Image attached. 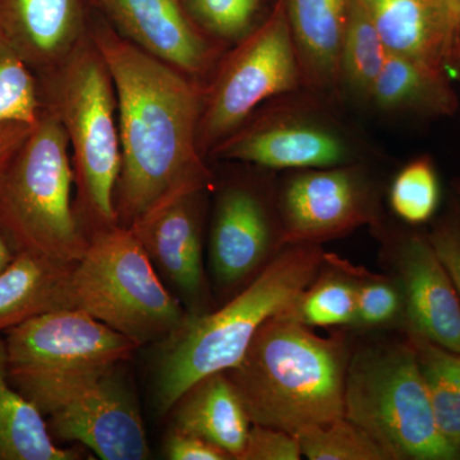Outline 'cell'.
Returning a JSON list of instances; mask_svg holds the SVG:
<instances>
[{
    "label": "cell",
    "mask_w": 460,
    "mask_h": 460,
    "mask_svg": "<svg viewBox=\"0 0 460 460\" xmlns=\"http://www.w3.org/2000/svg\"><path fill=\"white\" fill-rule=\"evenodd\" d=\"M75 265L16 253L0 274V334L32 317L75 308L71 288Z\"/></svg>",
    "instance_id": "cell-21"
},
{
    "label": "cell",
    "mask_w": 460,
    "mask_h": 460,
    "mask_svg": "<svg viewBox=\"0 0 460 460\" xmlns=\"http://www.w3.org/2000/svg\"><path fill=\"white\" fill-rule=\"evenodd\" d=\"M164 456L171 460H232L217 445L172 429L165 438Z\"/></svg>",
    "instance_id": "cell-34"
},
{
    "label": "cell",
    "mask_w": 460,
    "mask_h": 460,
    "mask_svg": "<svg viewBox=\"0 0 460 460\" xmlns=\"http://www.w3.org/2000/svg\"><path fill=\"white\" fill-rule=\"evenodd\" d=\"M93 0H0V33L50 71L89 38Z\"/></svg>",
    "instance_id": "cell-17"
},
{
    "label": "cell",
    "mask_w": 460,
    "mask_h": 460,
    "mask_svg": "<svg viewBox=\"0 0 460 460\" xmlns=\"http://www.w3.org/2000/svg\"><path fill=\"white\" fill-rule=\"evenodd\" d=\"M332 105L307 90L277 96L257 108L208 156L288 172L368 163L367 145Z\"/></svg>",
    "instance_id": "cell-9"
},
{
    "label": "cell",
    "mask_w": 460,
    "mask_h": 460,
    "mask_svg": "<svg viewBox=\"0 0 460 460\" xmlns=\"http://www.w3.org/2000/svg\"><path fill=\"white\" fill-rule=\"evenodd\" d=\"M350 352L343 332L320 337L281 313L263 323L226 374L252 425L298 436L344 417Z\"/></svg>",
    "instance_id": "cell-2"
},
{
    "label": "cell",
    "mask_w": 460,
    "mask_h": 460,
    "mask_svg": "<svg viewBox=\"0 0 460 460\" xmlns=\"http://www.w3.org/2000/svg\"><path fill=\"white\" fill-rule=\"evenodd\" d=\"M345 268L352 275L356 284L357 328H381L394 323H404V299L398 281L371 274L349 262L344 261Z\"/></svg>",
    "instance_id": "cell-30"
},
{
    "label": "cell",
    "mask_w": 460,
    "mask_h": 460,
    "mask_svg": "<svg viewBox=\"0 0 460 460\" xmlns=\"http://www.w3.org/2000/svg\"><path fill=\"white\" fill-rule=\"evenodd\" d=\"M296 438L302 456L310 460H392L367 432L345 417Z\"/></svg>",
    "instance_id": "cell-29"
},
{
    "label": "cell",
    "mask_w": 460,
    "mask_h": 460,
    "mask_svg": "<svg viewBox=\"0 0 460 460\" xmlns=\"http://www.w3.org/2000/svg\"><path fill=\"white\" fill-rule=\"evenodd\" d=\"M14 256L16 252L0 230V274L8 268L9 263L13 261Z\"/></svg>",
    "instance_id": "cell-37"
},
{
    "label": "cell",
    "mask_w": 460,
    "mask_h": 460,
    "mask_svg": "<svg viewBox=\"0 0 460 460\" xmlns=\"http://www.w3.org/2000/svg\"><path fill=\"white\" fill-rule=\"evenodd\" d=\"M48 108L65 128L75 172V206L89 237L119 226L115 190L120 141L113 80L91 40L49 71Z\"/></svg>",
    "instance_id": "cell-4"
},
{
    "label": "cell",
    "mask_w": 460,
    "mask_h": 460,
    "mask_svg": "<svg viewBox=\"0 0 460 460\" xmlns=\"http://www.w3.org/2000/svg\"><path fill=\"white\" fill-rule=\"evenodd\" d=\"M389 51L381 40L370 14L359 0H352L339 57L341 96L367 104Z\"/></svg>",
    "instance_id": "cell-24"
},
{
    "label": "cell",
    "mask_w": 460,
    "mask_h": 460,
    "mask_svg": "<svg viewBox=\"0 0 460 460\" xmlns=\"http://www.w3.org/2000/svg\"><path fill=\"white\" fill-rule=\"evenodd\" d=\"M325 259L321 244H286L220 310L190 314L177 332L160 341L154 375L157 414L166 416L201 378L237 366L259 329L292 307Z\"/></svg>",
    "instance_id": "cell-3"
},
{
    "label": "cell",
    "mask_w": 460,
    "mask_h": 460,
    "mask_svg": "<svg viewBox=\"0 0 460 460\" xmlns=\"http://www.w3.org/2000/svg\"><path fill=\"white\" fill-rule=\"evenodd\" d=\"M305 90L301 65L284 9L270 13L228 48L205 84L199 147L208 156L263 102Z\"/></svg>",
    "instance_id": "cell-10"
},
{
    "label": "cell",
    "mask_w": 460,
    "mask_h": 460,
    "mask_svg": "<svg viewBox=\"0 0 460 460\" xmlns=\"http://www.w3.org/2000/svg\"><path fill=\"white\" fill-rule=\"evenodd\" d=\"M389 54L447 71L456 17L449 0H359Z\"/></svg>",
    "instance_id": "cell-18"
},
{
    "label": "cell",
    "mask_w": 460,
    "mask_h": 460,
    "mask_svg": "<svg viewBox=\"0 0 460 460\" xmlns=\"http://www.w3.org/2000/svg\"><path fill=\"white\" fill-rule=\"evenodd\" d=\"M206 192L171 199L129 228L160 274L172 284L190 314H204L206 289L202 261V199Z\"/></svg>",
    "instance_id": "cell-16"
},
{
    "label": "cell",
    "mask_w": 460,
    "mask_h": 460,
    "mask_svg": "<svg viewBox=\"0 0 460 460\" xmlns=\"http://www.w3.org/2000/svg\"><path fill=\"white\" fill-rule=\"evenodd\" d=\"M111 27L136 47L199 83H208L228 45L192 20L183 0H93Z\"/></svg>",
    "instance_id": "cell-15"
},
{
    "label": "cell",
    "mask_w": 460,
    "mask_h": 460,
    "mask_svg": "<svg viewBox=\"0 0 460 460\" xmlns=\"http://www.w3.org/2000/svg\"><path fill=\"white\" fill-rule=\"evenodd\" d=\"M275 198L284 246L323 244L384 223L368 163L289 171Z\"/></svg>",
    "instance_id": "cell-11"
},
{
    "label": "cell",
    "mask_w": 460,
    "mask_h": 460,
    "mask_svg": "<svg viewBox=\"0 0 460 460\" xmlns=\"http://www.w3.org/2000/svg\"><path fill=\"white\" fill-rule=\"evenodd\" d=\"M8 374H44L118 366L137 341L80 308L32 317L4 332Z\"/></svg>",
    "instance_id": "cell-12"
},
{
    "label": "cell",
    "mask_w": 460,
    "mask_h": 460,
    "mask_svg": "<svg viewBox=\"0 0 460 460\" xmlns=\"http://www.w3.org/2000/svg\"><path fill=\"white\" fill-rule=\"evenodd\" d=\"M450 5H452L454 14H456V20L460 16V0H449Z\"/></svg>",
    "instance_id": "cell-39"
},
{
    "label": "cell",
    "mask_w": 460,
    "mask_h": 460,
    "mask_svg": "<svg viewBox=\"0 0 460 460\" xmlns=\"http://www.w3.org/2000/svg\"><path fill=\"white\" fill-rule=\"evenodd\" d=\"M83 450L58 447L44 414L8 378L0 337V460H80Z\"/></svg>",
    "instance_id": "cell-23"
},
{
    "label": "cell",
    "mask_w": 460,
    "mask_h": 460,
    "mask_svg": "<svg viewBox=\"0 0 460 460\" xmlns=\"http://www.w3.org/2000/svg\"><path fill=\"white\" fill-rule=\"evenodd\" d=\"M447 72L450 78L460 81V16L454 27L452 41L447 57Z\"/></svg>",
    "instance_id": "cell-36"
},
{
    "label": "cell",
    "mask_w": 460,
    "mask_h": 460,
    "mask_svg": "<svg viewBox=\"0 0 460 460\" xmlns=\"http://www.w3.org/2000/svg\"><path fill=\"white\" fill-rule=\"evenodd\" d=\"M172 411V429L199 436L217 445L230 458H241L252 422L226 372L201 378L181 396Z\"/></svg>",
    "instance_id": "cell-20"
},
{
    "label": "cell",
    "mask_w": 460,
    "mask_h": 460,
    "mask_svg": "<svg viewBox=\"0 0 460 460\" xmlns=\"http://www.w3.org/2000/svg\"><path fill=\"white\" fill-rule=\"evenodd\" d=\"M429 243L449 275L460 299V220L454 211L435 220L428 233Z\"/></svg>",
    "instance_id": "cell-33"
},
{
    "label": "cell",
    "mask_w": 460,
    "mask_h": 460,
    "mask_svg": "<svg viewBox=\"0 0 460 460\" xmlns=\"http://www.w3.org/2000/svg\"><path fill=\"white\" fill-rule=\"evenodd\" d=\"M326 262L330 270L323 263L316 279L286 313L308 328L353 325L357 296L352 275L345 268L344 260L337 256L326 253Z\"/></svg>",
    "instance_id": "cell-25"
},
{
    "label": "cell",
    "mask_w": 460,
    "mask_h": 460,
    "mask_svg": "<svg viewBox=\"0 0 460 460\" xmlns=\"http://www.w3.org/2000/svg\"><path fill=\"white\" fill-rule=\"evenodd\" d=\"M453 190V208L454 214L458 217L460 220V177L456 178L452 183Z\"/></svg>",
    "instance_id": "cell-38"
},
{
    "label": "cell",
    "mask_w": 460,
    "mask_h": 460,
    "mask_svg": "<svg viewBox=\"0 0 460 460\" xmlns=\"http://www.w3.org/2000/svg\"><path fill=\"white\" fill-rule=\"evenodd\" d=\"M393 213L410 226H420L434 217L440 201V186L434 162L419 156L402 166L389 192Z\"/></svg>",
    "instance_id": "cell-27"
},
{
    "label": "cell",
    "mask_w": 460,
    "mask_h": 460,
    "mask_svg": "<svg viewBox=\"0 0 460 460\" xmlns=\"http://www.w3.org/2000/svg\"><path fill=\"white\" fill-rule=\"evenodd\" d=\"M404 299V332L460 354V299L428 233L374 228Z\"/></svg>",
    "instance_id": "cell-14"
},
{
    "label": "cell",
    "mask_w": 460,
    "mask_h": 460,
    "mask_svg": "<svg viewBox=\"0 0 460 460\" xmlns=\"http://www.w3.org/2000/svg\"><path fill=\"white\" fill-rule=\"evenodd\" d=\"M301 444L296 435L281 429L252 425L239 460H299Z\"/></svg>",
    "instance_id": "cell-32"
},
{
    "label": "cell",
    "mask_w": 460,
    "mask_h": 460,
    "mask_svg": "<svg viewBox=\"0 0 460 460\" xmlns=\"http://www.w3.org/2000/svg\"><path fill=\"white\" fill-rule=\"evenodd\" d=\"M284 9L305 90L337 104L339 57L352 0H277Z\"/></svg>",
    "instance_id": "cell-19"
},
{
    "label": "cell",
    "mask_w": 460,
    "mask_h": 460,
    "mask_svg": "<svg viewBox=\"0 0 460 460\" xmlns=\"http://www.w3.org/2000/svg\"><path fill=\"white\" fill-rule=\"evenodd\" d=\"M368 105L392 115L453 117L458 111L459 98L447 71L389 54Z\"/></svg>",
    "instance_id": "cell-22"
},
{
    "label": "cell",
    "mask_w": 460,
    "mask_h": 460,
    "mask_svg": "<svg viewBox=\"0 0 460 460\" xmlns=\"http://www.w3.org/2000/svg\"><path fill=\"white\" fill-rule=\"evenodd\" d=\"M71 288L75 308L140 345L164 341L190 314L166 289L133 230L122 226L91 235Z\"/></svg>",
    "instance_id": "cell-7"
},
{
    "label": "cell",
    "mask_w": 460,
    "mask_h": 460,
    "mask_svg": "<svg viewBox=\"0 0 460 460\" xmlns=\"http://www.w3.org/2000/svg\"><path fill=\"white\" fill-rule=\"evenodd\" d=\"M75 172L65 128L42 111L0 174V230L14 252L75 263L90 237L75 211Z\"/></svg>",
    "instance_id": "cell-5"
},
{
    "label": "cell",
    "mask_w": 460,
    "mask_h": 460,
    "mask_svg": "<svg viewBox=\"0 0 460 460\" xmlns=\"http://www.w3.org/2000/svg\"><path fill=\"white\" fill-rule=\"evenodd\" d=\"M90 38L104 58L117 93L119 226L129 228L171 199L213 190L214 172L198 141L205 84L136 47L98 11Z\"/></svg>",
    "instance_id": "cell-1"
},
{
    "label": "cell",
    "mask_w": 460,
    "mask_h": 460,
    "mask_svg": "<svg viewBox=\"0 0 460 460\" xmlns=\"http://www.w3.org/2000/svg\"><path fill=\"white\" fill-rule=\"evenodd\" d=\"M192 20L208 35L235 44L259 23L262 0H183Z\"/></svg>",
    "instance_id": "cell-31"
},
{
    "label": "cell",
    "mask_w": 460,
    "mask_h": 460,
    "mask_svg": "<svg viewBox=\"0 0 460 460\" xmlns=\"http://www.w3.org/2000/svg\"><path fill=\"white\" fill-rule=\"evenodd\" d=\"M118 368L8 374V378L48 417L54 440L83 445L102 460H145L150 456L146 429Z\"/></svg>",
    "instance_id": "cell-8"
},
{
    "label": "cell",
    "mask_w": 460,
    "mask_h": 460,
    "mask_svg": "<svg viewBox=\"0 0 460 460\" xmlns=\"http://www.w3.org/2000/svg\"><path fill=\"white\" fill-rule=\"evenodd\" d=\"M41 113L38 87L25 58L0 33V126H33Z\"/></svg>",
    "instance_id": "cell-28"
},
{
    "label": "cell",
    "mask_w": 460,
    "mask_h": 460,
    "mask_svg": "<svg viewBox=\"0 0 460 460\" xmlns=\"http://www.w3.org/2000/svg\"><path fill=\"white\" fill-rule=\"evenodd\" d=\"M416 348L417 359L438 429L460 450V354L450 352L405 332Z\"/></svg>",
    "instance_id": "cell-26"
},
{
    "label": "cell",
    "mask_w": 460,
    "mask_h": 460,
    "mask_svg": "<svg viewBox=\"0 0 460 460\" xmlns=\"http://www.w3.org/2000/svg\"><path fill=\"white\" fill-rule=\"evenodd\" d=\"M32 126L22 123H8L0 126V174L26 140Z\"/></svg>",
    "instance_id": "cell-35"
},
{
    "label": "cell",
    "mask_w": 460,
    "mask_h": 460,
    "mask_svg": "<svg viewBox=\"0 0 460 460\" xmlns=\"http://www.w3.org/2000/svg\"><path fill=\"white\" fill-rule=\"evenodd\" d=\"M344 417L374 438L392 460H460L436 425L416 348L407 337L350 352Z\"/></svg>",
    "instance_id": "cell-6"
},
{
    "label": "cell",
    "mask_w": 460,
    "mask_h": 460,
    "mask_svg": "<svg viewBox=\"0 0 460 460\" xmlns=\"http://www.w3.org/2000/svg\"><path fill=\"white\" fill-rule=\"evenodd\" d=\"M275 190L246 178L220 187L208 251L220 287L247 284L284 246Z\"/></svg>",
    "instance_id": "cell-13"
}]
</instances>
